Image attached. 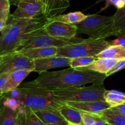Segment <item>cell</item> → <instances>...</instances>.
<instances>
[{"mask_svg": "<svg viewBox=\"0 0 125 125\" xmlns=\"http://www.w3.org/2000/svg\"><path fill=\"white\" fill-rule=\"evenodd\" d=\"M96 115L103 120L106 124L125 125V116L113 111L111 108L107 109Z\"/></svg>", "mask_w": 125, "mask_h": 125, "instance_id": "d6986e66", "label": "cell"}, {"mask_svg": "<svg viewBox=\"0 0 125 125\" xmlns=\"http://www.w3.org/2000/svg\"><path fill=\"white\" fill-rule=\"evenodd\" d=\"M95 125H106V122L100 118L99 117L96 115V120H95Z\"/></svg>", "mask_w": 125, "mask_h": 125, "instance_id": "d590c367", "label": "cell"}, {"mask_svg": "<svg viewBox=\"0 0 125 125\" xmlns=\"http://www.w3.org/2000/svg\"><path fill=\"white\" fill-rule=\"evenodd\" d=\"M111 45V42L105 39L95 40L88 38L79 42L58 48L57 56L69 58L95 56Z\"/></svg>", "mask_w": 125, "mask_h": 125, "instance_id": "8992f818", "label": "cell"}, {"mask_svg": "<svg viewBox=\"0 0 125 125\" xmlns=\"http://www.w3.org/2000/svg\"><path fill=\"white\" fill-rule=\"evenodd\" d=\"M43 15L49 20L61 15L70 6V0H40Z\"/></svg>", "mask_w": 125, "mask_h": 125, "instance_id": "7c38bea8", "label": "cell"}, {"mask_svg": "<svg viewBox=\"0 0 125 125\" xmlns=\"http://www.w3.org/2000/svg\"><path fill=\"white\" fill-rule=\"evenodd\" d=\"M78 34L87 35L89 38L101 40L111 36H118L122 32L114 23L112 16L92 14L76 24Z\"/></svg>", "mask_w": 125, "mask_h": 125, "instance_id": "3957f363", "label": "cell"}, {"mask_svg": "<svg viewBox=\"0 0 125 125\" xmlns=\"http://www.w3.org/2000/svg\"><path fill=\"white\" fill-rule=\"evenodd\" d=\"M83 39L79 37L63 39L51 36L45 32L43 28L34 32L20 46L18 50L40 47H62L79 42Z\"/></svg>", "mask_w": 125, "mask_h": 125, "instance_id": "52a82bcc", "label": "cell"}, {"mask_svg": "<svg viewBox=\"0 0 125 125\" xmlns=\"http://www.w3.org/2000/svg\"><path fill=\"white\" fill-rule=\"evenodd\" d=\"M31 72H33L31 70H16L10 72L6 80V84L4 87V94H7L11 90L18 88L21 83L23 81V80Z\"/></svg>", "mask_w": 125, "mask_h": 125, "instance_id": "e0dca14e", "label": "cell"}, {"mask_svg": "<svg viewBox=\"0 0 125 125\" xmlns=\"http://www.w3.org/2000/svg\"><path fill=\"white\" fill-rule=\"evenodd\" d=\"M96 59H125V46L119 45L109 46L95 56Z\"/></svg>", "mask_w": 125, "mask_h": 125, "instance_id": "ffe728a7", "label": "cell"}, {"mask_svg": "<svg viewBox=\"0 0 125 125\" xmlns=\"http://www.w3.org/2000/svg\"><path fill=\"white\" fill-rule=\"evenodd\" d=\"M59 125V124H55V125Z\"/></svg>", "mask_w": 125, "mask_h": 125, "instance_id": "60d3db41", "label": "cell"}, {"mask_svg": "<svg viewBox=\"0 0 125 125\" xmlns=\"http://www.w3.org/2000/svg\"><path fill=\"white\" fill-rule=\"evenodd\" d=\"M59 112L68 122L81 125V115L80 111L66 104L65 103L59 109Z\"/></svg>", "mask_w": 125, "mask_h": 125, "instance_id": "44dd1931", "label": "cell"}, {"mask_svg": "<svg viewBox=\"0 0 125 125\" xmlns=\"http://www.w3.org/2000/svg\"><path fill=\"white\" fill-rule=\"evenodd\" d=\"M72 58L64 56H54L45 58L37 59L34 60V70L39 74L43 72H47L52 68H61L63 67H70Z\"/></svg>", "mask_w": 125, "mask_h": 125, "instance_id": "8fae6325", "label": "cell"}, {"mask_svg": "<svg viewBox=\"0 0 125 125\" xmlns=\"http://www.w3.org/2000/svg\"><path fill=\"white\" fill-rule=\"evenodd\" d=\"M96 59V58L94 56L73 58L72 59V61L70 63V67L73 68H77L79 67H85V66L91 64Z\"/></svg>", "mask_w": 125, "mask_h": 125, "instance_id": "d4e9b609", "label": "cell"}, {"mask_svg": "<svg viewBox=\"0 0 125 125\" xmlns=\"http://www.w3.org/2000/svg\"><path fill=\"white\" fill-rule=\"evenodd\" d=\"M68 106L80 111L94 115H97L104 110L111 107V106L105 101H67L63 102Z\"/></svg>", "mask_w": 125, "mask_h": 125, "instance_id": "4fadbf2b", "label": "cell"}, {"mask_svg": "<svg viewBox=\"0 0 125 125\" xmlns=\"http://www.w3.org/2000/svg\"><path fill=\"white\" fill-rule=\"evenodd\" d=\"M34 112L42 121H43L47 125L55 124L68 125V122L57 111L42 110V111H34Z\"/></svg>", "mask_w": 125, "mask_h": 125, "instance_id": "ac0fdd59", "label": "cell"}, {"mask_svg": "<svg viewBox=\"0 0 125 125\" xmlns=\"http://www.w3.org/2000/svg\"><path fill=\"white\" fill-rule=\"evenodd\" d=\"M17 125H47L40 120L32 109L24 105H21L17 111Z\"/></svg>", "mask_w": 125, "mask_h": 125, "instance_id": "5bb4252c", "label": "cell"}, {"mask_svg": "<svg viewBox=\"0 0 125 125\" xmlns=\"http://www.w3.org/2000/svg\"><path fill=\"white\" fill-rule=\"evenodd\" d=\"M106 1V3H105L104 6L103 7H102V8L100 9V10L99 11V12H102V11H103V10H104L107 9L109 7H110V6H112V5H114V6L115 3L117 2V0H100L98 2H100V1Z\"/></svg>", "mask_w": 125, "mask_h": 125, "instance_id": "d6a6232c", "label": "cell"}, {"mask_svg": "<svg viewBox=\"0 0 125 125\" xmlns=\"http://www.w3.org/2000/svg\"><path fill=\"white\" fill-rule=\"evenodd\" d=\"M118 59H96L89 65L75 68L78 70L89 71L106 74L118 61Z\"/></svg>", "mask_w": 125, "mask_h": 125, "instance_id": "9a60e30c", "label": "cell"}, {"mask_svg": "<svg viewBox=\"0 0 125 125\" xmlns=\"http://www.w3.org/2000/svg\"><path fill=\"white\" fill-rule=\"evenodd\" d=\"M10 4L9 0H0V13H10Z\"/></svg>", "mask_w": 125, "mask_h": 125, "instance_id": "f1b7e54d", "label": "cell"}, {"mask_svg": "<svg viewBox=\"0 0 125 125\" xmlns=\"http://www.w3.org/2000/svg\"><path fill=\"white\" fill-rule=\"evenodd\" d=\"M112 45H119L125 46V34H121L117 37L115 39L111 41Z\"/></svg>", "mask_w": 125, "mask_h": 125, "instance_id": "f546056e", "label": "cell"}, {"mask_svg": "<svg viewBox=\"0 0 125 125\" xmlns=\"http://www.w3.org/2000/svg\"><path fill=\"white\" fill-rule=\"evenodd\" d=\"M8 18H3V19L0 20V32H1L2 31V30L4 29L5 27H6V24H7Z\"/></svg>", "mask_w": 125, "mask_h": 125, "instance_id": "e575fe53", "label": "cell"}, {"mask_svg": "<svg viewBox=\"0 0 125 125\" xmlns=\"http://www.w3.org/2000/svg\"><path fill=\"white\" fill-rule=\"evenodd\" d=\"M9 1L10 2V4L17 6V4H18V2H19L20 0H9Z\"/></svg>", "mask_w": 125, "mask_h": 125, "instance_id": "74e56055", "label": "cell"}, {"mask_svg": "<svg viewBox=\"0 0 125 125\" xmlns=\"http://www.w3.org/2000/svg\"><path fill=\"white\" fill-rule=\"evenodd\" d=\"M50 20L44 15L34 18H15L9 15L7 24L0 35V54L18 50L32 33L42 29Z\"/></svg>", "mask_w": 125, "mask_h": 125, "instance_id": "7a4b0ae2", "label": "cell"}, {"mask_svg": "<svg viewBox=\"0 0 125 125\" xmlns=\"http://www.w3.org/2000/svg\"><path fill=\"white\" fill-rule=\"evenodd\" d=\"M21 104L29 107L34 111L42 110L57 111L63 102L54 98L48 91L34 87H21Z\"/></svg>", "mask_w": 125, "mask_h": 125, "instance_id": "5b68a950", "label": "cell"}, {"mask_svg": "<svg viewBox=\"0 0 125 125\" xmlns=\"http://www.w3.org/2000/svg\"><path fill=\"white\" fill-rule=\"evenodd\" d=\"M112 17L115 26L119 29L122 34H125V6L121 9H117Z\"/></svg>", "mask_w": 125, "mask_h": 125, "instance_id": "cb8c5ba5", "label": "cell"}, {"mask_svg": "<svg viewBox=\"0 0 125 125\" xmlns=\"http://www.w3.org/2000/svg\"><path fill=\"white\" fill-rule=\"evenodd\" d=\"M114 6L117 9H121L125 6V0H117Z\"/></svg>", "mask_w": 125, "mask_h": 125, "instance_id": "836d02e7", "label": "cell"}, {"mask_svg": "<svg viewBox=\"0 0 125 125\" xmlns=\"http://www.w3.org/2000/svg\"><path fill=\"white\" fill-rule=\"evenodd\" d=\"M87 17V15L79 11L70 12L67 14H62L53 19L62 21L72 24H77L81 23Z\"/></svg>", "mask_w": 125, "mask_h": 125, "instance_id": "603a6c76", "label": "cell"}, {"mask_svg": "<svg viewBox=\"0 0 125 125\" xmlns=\"http://www.w3.org/2000/svg\"><path fill=\"white\" fill-rule=\"evenodd\" d=\"M125 68V59H121L107 72L106 74V76L108 77L109 76L112 75V74H114V73H117V72H120L122 70Z\"/></svg>", "mask_w": 125, "mask_h": 125, "instance_id": "83f0119b", "label": "cell"}, {"mask_svg": "<svg viewBox=\"0 0 125 125\" xmlns=\"http://www.w3.org/2000/svg\"><path fill=\"white\" fill-rule=\"evenodd\" d=\"M10 13H0V20L3 19V18H8L9 17Z\"/></svg>", "mask_w": 125, "mask_h": 125, "instance_id": "8d00e7d4", "label": "cell"}, {"mask_svg": "<svg viewBox=\"0 0 125 125\" xmlns=\"http://www.w3.org/2000/svg\"><path fill=\"white\" fill-rule=\"evenodd\" d=\"M81 125L77 124V123H72V122H68V125Z\"/></svg>", "mask_w": 125, "mask_h": 125, "instance_id": "ab89813d", "label": "cell"}, {"mask_svg": "<svg viewBox=\"0 0 125 125\" xmlns=\"http://www.w3.org/2000/svg\"><path fill=\"white\" fill-rule=\"evenodd\" d=\"M107 76L105 74L78 70L70 68L57 72H45L34 81L24 83L22 87L40 89H62L80 87L87 84L103 85Z\"/></svg>", "mask_w": 125, "mask_h": 125, "instance_id": "6da1fadb", "label": "cell"}, {"mask_svg": "<svg viewBox=\"0 0 125 125\" xmlns=\"http://www.w3.org/2000/svg\"><path fill=\"white\" fill-rule=\"evenodd\" d=\"M81 125H95L96 115L86 112H81Z\"/></svg>", "mask_w": 125, "mask_h": 125, "instance_id": "4316f807", "label": "cell"}, {"mask_svg": "<svg viewBox=\"0 0 125 125\" xmlns=\"http://www.w3.org/2000/svg\"><path fill=\"white\" fill-rule=\"evenodd\" d=\"M43 29L51 36L63 39H73L78 34L76 24H69L55 19L50 20Z\"/></svg>", "mask_w": 125, "mask_h": 125, "instance_id": "9c48e42d", "label": "cell"}, {"mask_svg": "<svg viewBox=\"0 0 125 125\" xmlns=\"http://www.w3.org/2000/svg\"><path fill=\"white\" fill-rule=\"evenodd\" d=\"M46 90L54 98L62 102L105 101L104 94L106 89L103 85L92 84L88 87H73Z\"/></svg>", "mask_w": 125, "mask_h": 125, "instance_id": "277c9868", "label": "cell"}, {"mask_svg": "<svg viewBox=\"0 0 125 125\" xmlns=\"http://www.w3.org/2000/svg\"><path fill=\"white\" fill-rule=\"evenodd\" d=\"M21 70L34 72V60L27 57L18 50L6 53L0 63V74Z\"/></svg>", "mask_w": 125, "mask_h": 125, "instance_id": "ba28073f", "label": "cell"}, {"mask_svg": "<svg viewBox=\"0 0 125 125\" xmlns=\"http://www.w3.org/2000/svg\"><path fill=\"white\" fill-rule=\"evenodd\" d=\"M18 51L26 56L28 58L32 60L37 59L45 58L51 56H57L58 52V48L52 47H40L32 48L18 50Z\"/></svg>", "mask_w": 125, "mask_h": 125, "instance_id": "2e32d148", "label": "cell"}, {"mask_svg": "<svg viewBox=\"0 0 125 125\" xmlns=\"http://www.w3.org/2000/svg\"><path fill=\"white\" fill-rule=\"evenodd\" d=\"M9 74V73H5L0 74V97H1L4 95V87L6 84Z\"/></svg>", "mask_w": 125, "mask_h": 125, "instance_id": "4dcf8cb0", "label": "cell"}, {"mask_svg": "<svg viewBox=\"0 0 125 125\" xmlns=\"http://www.w3.org/2000/svg\"></svg>", "mask_w": 125, "mask_h": 125, "instance_id": "b9f144b4", "label": "cell"}, {"mask_svg": "<svg viewBox=\"0 0 125 125\" xmlns=\"http://www.w3.org/2000/svg\"><path fill=\"white\" fill-rule=\"evenodd\" d=\"M15 18H34L43 15L42 4L40 0H20L17 9L10 14Z\"/></svg>", "mask_w": 125, "mask_h": 125, "instance_id": "30bf717a", "label": "cell"}, {"mask_svg": "<svg viewBox=\"0 0 125 125\" xmlns=\"http://www.w3.org/2000/svg\"><path fill=\"white\" fill-rule=\"evenodd\" d=\"M105 101L111 106V107L120 105L125 103V94L118 90H106L104 94Z\"/></svg>", "mask_w": 125, "mask_h": 125, "instance_id": "7402d4cb", "label": "cell"}, {"mask_svg": "<svg viewBox=\"0 0 125 125\" xmlns=\"http://www.w3.org/2000/svg\"><path fill=\"white\" fill-rule=\"evenodd\" d=\"M6 53H4V54H0V63H1V61H2V59L4 58V57L5 56V55H6Z\"/></svg>", "mask_w": 125, "mask_h": 125, "instance_id": "f35d334b", "label": "cell"}, {"mask_svg": "<svg viewBox=\"0 0 125 125\" xmlns=\"http://www.w3.org/2000/svg\"><path fill=\"white\" fill-rule=\"evenodd\" d=\"M2 103L6 107L10 109L11 110L15 111V112H17L18 109L21 106L19 100L14 98L10 97V96H6L4 94L3 95Z\"/></svg>", "mask_w": 125, "mask_h": 125, "instance_id": "484cf974", "label": "cell"}, {"mask_svg": "<svg viewBox=\"0 0 125 125\" xmlns=\"http://www.w3.org/2000/svg\"><path fill=\"white\" fill-rule=\"evenodd\" d=\"M110 108L113 110V111H115V112L125 116V103L120 105L115 106V107H110Z\"/></svg>", "mask_w": 125, "mask_h": 125, "instance_id": "1f68e13d", "label": "cell"}]
</instances>
